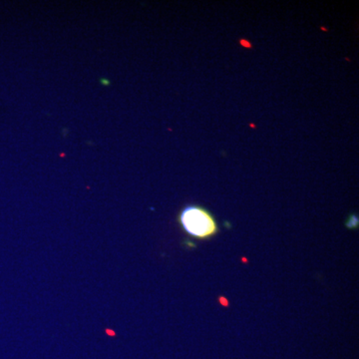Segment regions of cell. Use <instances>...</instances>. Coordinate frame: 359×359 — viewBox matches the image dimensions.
<instances>
[{
	"instance_id": "cell-2",
	"label": "cell",
	"mask_w": 359,
	"mask_h": 359,
	"mask_svg": "<svg viewBox=\"0 0 359 359\" xmlns=\"http://www.w3.org/2000/svg\"><path fill=\"white\" fill-rule=\"evenodd\" d=\"M346 226L348 229H356L358 226V215H351L347 219Z\"/></svg>"
},
{
	"instance_id": "cell-1",
	"label": "cell",
	"mask_w": 359,
	"mask_h": 359,
	"mask_svg": "<svg viewBox=\"0 0 359 359\" xmlns=\"http://www.w3.org/2000/svg\"><path fill=\"white\" fill-rule=\"evenodd\" d=\"M178 222L187 235L198 241L210 240L219 233V226L211 212L199 205H188L180 212Z\"/></svg>"
}]
</instances>
